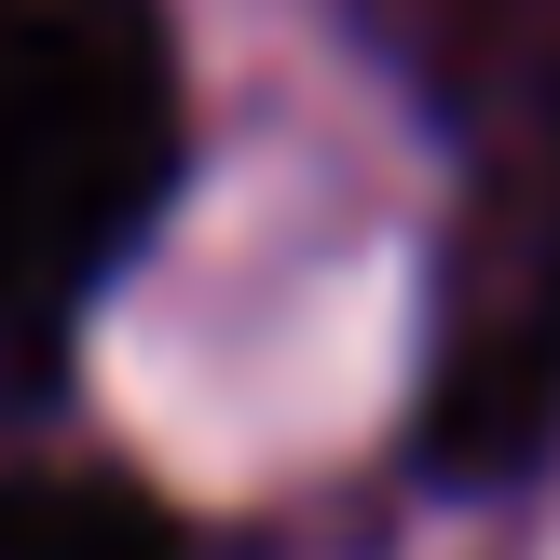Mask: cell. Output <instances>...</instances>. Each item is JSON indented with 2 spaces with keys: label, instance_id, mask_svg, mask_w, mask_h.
Instances as JSON below:
<instances>
[{
  "label": "cell",
  "instance_id": "cell-1",
  "mask_svg": "<svg viewBox=\"0 0 560 560\" xmlns=\"http://www.w3.org/2000/svg\"><path fill=\"white\" fill-rule=\"evenodd\" d=\"M383 55L479 151L424 355V465L520 479L560 424V0H370Z\"/></svg>",
  "mask_w": 560,
  "mask_h": 560
},
{
  "label": "cell",
  "instance_id": "cell-2",
  "mask_svg": "<svg viewBox=\"0 0 560 560\" xmlns=\"http://www.w3.org/2000/svg\"><path fill=\"white\" fill-rule=\"evenodd\" d=\"M191 164L164 0H0V397L69 370Z\"/></svg>",
  "mask_w": 560,
  "mask_h": 560
},
{
  "label": "cell",
  "instance_id": "cell-3",
  "mask_svg": "<svg viewBox=\"0 0 560 560\" xmlns=\"http://www.w3.org/2000/svg\"><path fill=\"white\" fill-rule=\"evenodd\" d=\"M0 560H191V534L151 479L42 452V465H0Z\"/></svg>",
  "mask_w": 560,
  "mask_h": 560
}]
</instances>
